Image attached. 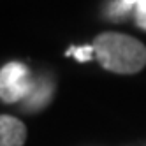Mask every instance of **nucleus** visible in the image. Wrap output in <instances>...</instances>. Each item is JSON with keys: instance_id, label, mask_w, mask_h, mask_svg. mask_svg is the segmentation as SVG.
Returning <instances> with one entry per match:
<instances>
[{"instance_id": "7ed1b4c3", "label": "nucleus", "mask_w": 146, "mask_h": 146, "mask_svg": "<svg viewBox=\"0 0 146 146\" xmlns=\"http://www.w3.org/2000/svg\"><path fill=\"white\" fill-rule=\"evenodd\" d=\"M53 93H55V83L51 81L49 76L34 78L32 88H30L28 95L25 97L21 109L27 113H37L40 109H44L53 99Z\"/></svg>"}, {"instance_id": "f03ea898", "label": "nucleus", "mask_w": 146, "mask_h": 146, "mask_svg": "<svg viewBox=\"0 0 146 146\" xmlns=\"http://www.w3.org/2000/svg\"><path fill=\"white\" fill-rule=\"evenodd\" d=\"M34 78L25 64L9 62L0 69V100L5 104H14L25 100L32 88Z\"/></svg>"}, {"instance_id": "0eeeda50", "label": "nucleus", "mask_w": 146, "mask_h": 146, "mask_svg": "<svg viewBox=\"0 0 146 146\" xmlns=\"http://www.w3.org/2000/svg\"><path fill=\"white\" fill-rule=\"evenodd\" d=\"M135 23L146 30V0H137V5H135Z\"/></svg>"}, {"instance_id": "f257e3e1", "label": "nucleus", "mask_w": 146, "mask_h": 146, "mask_svg": "<svg viewBox=\"0 0 146 146\" xmlns=\"http://www.w3.org/2000/svg\"><path fill=\"white\" fill-rule=\"evenodd\" d=\"M93 49L99 64L116 74H134L146 65L144 44L123 34H100L93 42Z\"/></svg>"}, {"instance_id": "423d86ee", "label": "nucleus", "mask_w": 146, "mask_h": 146, "mask_svg": "<svg viewBox=\"0 0 146 146\" xmlns=\"http://www.w3.org/2000/svg\"><path fill=\"white\" fill-rule=\"evenodd\" d=\"M93 46H81V48H70L65 55H74V58L78 62H88L92 60V53H93Z\"/></svg>"}, {"instance_id": "39448f33", "label": "nucleus", "mask_w": 146, "mask_h": 146, "mask_svg": "<svg viewBox=\"0 0 146 146\" xmlns=\"http://www.w3.org/2000/svg\"><path fill=\"white\" fill-rule=\"evenodd\" d=\"M134 5H137V0H113L108 5L106 16L111 21H123Z\"/></svg>"}, {"instance_id": "20e7f679", "label": "nucleus", "mask_w": 146, "mask_h": 146, "mask_svg": "<svg viewBox=\"0 0 146 146\" xmlns=\"http://www.w3.org/2000/svg\"><path fill=\"white\" fill-rule=\"evenodd\" d=\"M25 141V123L11 114H0V146H23Z\"/></svg>"}]
</instances>
